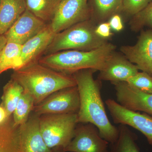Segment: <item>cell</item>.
I'll use <instances>...</instances> for the list:
<instances>
[{"mask_svg": "<svg viewBox=\"0 0 152 152\" xmlns=\"http://www.w3.org/2000/svg\"><path fill=\"white\" fill-rule=\"evenodd\" d=\"M91 69L82 70L72 76L75 79L80 96L77 124L90 123L99 129L101 136L109 144L115 142L119 135L118 127L112 124L102 99L99 80H95Z\"/></svg>", "mask_w": 152, "mask_h": 152, "instance_id": "6da1fadb", "label": "cell"}, {"mask_svg": "<svg viewBox=\"0 0 152 152\" xmlns=\"http://www.w3.org/2000/svg\"><path fill=\"white\" fill-rule=\"evenodd\" d=\"M12 79L32 97L35 105L59 90L77 86L72 75L57 72L38 61L14 71Z\"/></svg>", "mask_w": 152, "mask_h": 152, "instance_id": "7a4b0ae2", "label": "cell"}, {"mask_svg": "<svg viewBox=\"0 0 152 152\" xmlns=\"http://www.w3.org/2000/svg\"><path fill=\"white\" fill-rule=\"evenodd\" d=\"M116 46L107 43L91 51L66 50L42 56L38 62L58 72L72 75L82 70L91 69L99 72Z\"/></svg>", "mask_w": 152, "mask_h": 152, "instance_id": "3957f363", "label": "cell"}, {"mask_svg": "<svg viewBox=\"0 0 152 152\" xmlns=\"http://www.w3.org/2000/svg\"><path fill=\"white\" fill-rule=\"evenodd\" d=\"M96 23L91 19L56 34L43 56L66 50L91 51L102 47L108 42V39L96 34Z\"/></svg>", "mask_w": 152, "mask_h": 152, "instance_id": "277c9868", "label": "cell"}, {"mask_svg": "<svg viewBox=\"0 0 152 152\" xmlns=\"http://www.w3.org/2000/svg\"><path fill=\"white\" fill-rule=\"evenodd\" d=\"M40 130L49 148L66 147L75 134L77 114H47L39 117Z\"/></svg>", "mask_w": 152, "mask_h": 152, "instance_id": "5b68a950", "label": "cell"}, {"mask_svg": "<svg viewBox=\"0 0 152 152\" xmlns=\"http://www.w3.org/2000/svg\"><path fill=\"white\" fill-rule=\"evenodd\" d=\"M80 106L77 86L59 90L35 105L33 110L37 115L47 114L77 113Z\"/></svg>", "mask_w": 152, "mask_h": 152, "instance_id": "8992f818", "label": "cell"}, {"mask_svg": "<svg viewBox=\"0 0 152 152\" xmlns=\"http://www.w3.org/2000/svg\"><path fill=\"white\" fill-rule=\"evenodd\" d=\"M88 0H62L51 22L50 23L56 34L80 22L92 18Z\"/></svg>", "mask_w": 152, "mask_h": 152, "instance_id": "52a82bcc", "label": "cell"}, {"mask_svg": "<svg viewBox=\"0 0 152 152\" xmlns=\"http://www.w3.org/2000/svg\"><path fill=\"white\" fill-rule=\"evenodd\" d=\"M105 104L115 124L126 125L139 131L152 146L151 115L130 110L112 99L106 100Z\"/></svg>", "mask_w": 152, "mask_h": 152, "instance_id": "ba28073f", "label": "cell"}, {"mask_svg": "<svg viewBox=\"0 0 152 152\" xmlns=\"http://www.w3.org/2000/svg\"><path fill=\"white\" fill-rule=\"evenodd\" d=\"M76 126L70 142L64 149L65 152H107L109 143L102 137L99 129L90 123Z\"/></svg>", "mask_w": 152, "mask_h": 152, "instance_id": "9c48e42d", "label": "cell"}, {"mask_svg": "<svg viewBox=\"0 0 152 152\" xmlns=\"http://www.w3.org/2000/svg\"><path fill=\"white\" fill-rule=\"evenodd\" d=\"M120 50L139 70L152 75V30L143 31L135 45L123 46Z\"/></svg>", "mask_w": 152, "mask_h": 152, "instance_id": "30bf717a", "label": "cell"}, {"mask_svg": "<svg viewBox=\"0 0 152 152\" xmlns=\"http://www.w3.org/2000/svg\"><path fill=\"white\" fill-rule=\"evenodd\" d=\"M48 24L26 9L4 35L7 42L23 45L42 31Z\"/></svg>", "mask_w": 152, "mask_h": 152, "instance_id": "8fae6325", "label": "cell"}, {"mask_svg": "<svg viewBox=\"0 0 152 152\" xmlns=\"http://www.w3.org/2000/svg\"><path fill=\"white\" fill-rule=\"evenodd\" d=\"M137 66L124 56L115 51L106 61L99 71L98 80L110 82L112 84L126 82L139 72Z\"/></svg>", "mask_w": 152, "mask_h": 152, "instance_id": "7c38bea8", "label": "cell"}, {"mask_svg": "<svg viewBox=\"0 0 152 152\" xmlns=\"http://www.w3.org/2000/svg\"><path fill=\"white\" fill-rule=\"evenodd\" d=\"M113 85L117 102L130 110L142 112L152 115V94L143 92L126 82Z\"/></svg>", "mask_w": 152, "mask_h": 152, "instance_id": "4fadbf2b", "label": "cell"}, {"mask_svg": "<svg viewBox=\"0 0 152 152\" xmlns=\"http://www.w3.org/2000/svg\"><path fill=\"white\" fill-rule=\"evenodd\" d=\"M39 117L36 115L18 127L19 152H51L41 134Z\"/></svg>", "mask_w": 152, "mask_h": 152, "instance_id": "5bb4252c", "label": "cell"}, {"mask_svg": "<svg viewBox=\"0 0 152 152\" xmlns=\"http://www.w3.org/2000/svg\"><path fill=\"white\" fill-rule=\"evenodd\" d=\"M56 34L48 23L42 31L23 45L20 56L22 68L38 61L43 56Z\"/></svg>", "mask_w": 152, "mask_h": 152, "instance_id": "9a60e30c", "label": "cell"}, {"mask_svg": "<svg viewBox=\"0 0 152 152\" xmlns=\"http://www.w3.org/2000/svg\"><path fill=\"white\" fill-rule=\"evenodd\" d=\"M26 10L25 0H1L0 35H4Z\"/></svg>", "mask_w": 152, "mask_h": 152, "instance_id": "2e32d148", "label": "cell"}, {"mask_svg": "<svg viewBox=\"0 0 152 152\" xmlns=\"http://www.w3.org/2000/svg\"><path fill=\"white\" fill-rule=\"evenodd\" d=\"M92 18L96 23L106 22L123 11V0H91Z\"/></svg>", "mask_w": 152, "mask_h": 152, "instance_id": "e0dca14e", "label": "cell"}, {"mask_svg": "<svg viewBox=\"0 0 152 152\" xmlns=\"http://www.w3.org/2000/svg\"><path fill=\"white\" fill-rule=\"evenodd\" d=\"M62 0H25L27 10L47 23H50Z\"/></svg>", "mask_w": 152, "mask_h": 152, "instance_id": "ac0fdd59", "label": "cell"}, {"mask_svg": "<svg viewBox=\"0 0 152 152\" xmlns=\"http://www.w3.org/2000/svg\"><path fill=\"white\" fill-rule=\"evenodd\" d=\"M21 45L7 42L0 52V75L9 69L17 70L22 68Z\"/></svg>", "mask_w": 152, "mask_h": 152, "instance_id": "d6986e66", "label": "cell"}, {"mask_svg": "<svg viewBox=\"0 0 152 152\" xmlns=\"http://www.w3.org/2000/svg\"><path fill=\"white\" fill-rule=\"evenodd\" d=\"M118 129V139L113 143L110 144L107 152H140L136 143L137 137L136 134L126 125L119 124Z\"/></svg>", "mask_w": 152, "mask_h": 152, "instance_id": "ffe728a7", "label": "cell"}, {"mask_svg": "<svg viewBox=\"0 0 152 152\" xmlns=\"http://www.w3.org/2000/svg\"><path fill=\"white\" fill-rule=\"evenodd\" d=\"M23 92V87L12 78L4 86L1 105L6 110L9 117L13 113Z\"/></svg>", "mask_w": 152, "mask_h": 152, "instance_id": "44dd1931", "label": "cell"}, {"mask_svg": "<svg viewBox=\"0 0 152 152\" xmlns=\"http://www.w3.org/2000/svg\"><path fill=\"white\" fill-rule=\"evenodd\" d=\"M11 118L0 125V152H19L18 128L14 126Z\"/></svg>", "mask_w": 152, "mask_h": 152, "instance_id": "7402d4cb", "label": "cell"}, {"mask_svg": "<svg viewBox=\"0 0 152 152\" xmlns=\"http://www.w3.org/2000/svg\"><path fill=\"white\" fill-rule=\"evenodd\" d=\"M34 106L32 97L24 91L13 113V123L15 127H18L27 121Z\"/></svg>", "mask_w": 152, "mask_h": 152, "instance_id": "603a6c76", "label": "cell"}, {"mask_svg": "<svg viewBox=\"0 0 152 152\" xmlns=\"http://www.w3.org/2000/svg\"><path fill=\"white\" fill-rule=\"evenodd\" d=\"M131 30L138 31L146 26L152 28V1L143 10L133 16L130 22Z\"/></svg>", "mask_w": 152, "mask_h": 152, "instance_id": "cb8c5ba5", "label": "cell"}, {"mask_svg": "<svg viewBox=\"0 0 152 152\" xmlns=\"http://www.w3.org/2000/svg\"><path fill=\"white\" fill-rule=\"evenodd\" d=\"M126 82L143 92L152 94V77L146 72H138Z\"/></svg>", "mask_w": 152, "mask_h": 152, "instance_id": "d4e9b609", "label": "cell"}, {"mask_svg": "<svg viewBox=\"0 0 152 152\" xmlns=\"http://www.w3.org/2000/svg\"><path fill=\"white\" fill-rule=\"evenodd\" d=\"M152 0H123V11L134 16L146 7Z\"/></svg>", "mask_w": 152, "mask_h": 152, "instance_id": "484cf974", "label": "cell"}, {"mask_svg": "<svg viewBox=\"0 0 152 152\" xmlns=\"http://www.w3.org/2000/svg\"><path fill=\"white\" fill-rule=\"evenodd\" d=\"M95 32L97 35L101 38L108 39L113 34L111 28L108 22H103L96 27Z\"/></svg>", "mask_w": 152, "mask_h": 152, "instance_id": "4316f807", "label": "cell"}, {"mask_svg": "<svg viewBox=\"0 0 152 152\" xmlns=\"http://www.w3.org/2000/svg\"><path fill=\"white\" fill-rule=\"evenodd\" d=\"M108 23L112 29L115 31L120 32L124 29L122 19L119 14H115L111 17Z\"/></svg>", "mask_w": 152, "mask_h": 152, "instance_id": "83f0119b", "label": "cell"}, {"mask_svg": "<svg viewBox=\"0 0 152 152\" xmlns=\"http://www.w3.org/2000/svg\"><path fill=\"white\" fill-rule=\"evenodd\" d=\"M10 117L9 116L5 109L1 104L0 105V125L5 123Z\"/></svg>", "mask_w": 152, "mask_h": 152, "instance_id": "f1b7e54d", "label": "cell"}, {"mask_svg": "<svg viewBox=\"0 0 152 152\" xmlns=\"http://www.w3.org/2000/svg\"><path fill=\"white\" fill-rule=\"evenodd\" d=\"M7 43V39L4 35H0V52Z\"/></svg>", "mask_w": 152, "mask_h": 152, "instance_id": "f546056e", "label": "cell"}, {"mask_svg": "<svg viewBox=\"0 0 152 152\" xmlns=\"http://www.w3.org/2000/svg\"><path fill=\"white\" fill-rule=\"evenodd\" d=\"M1 0H0V4H1Z\"/></svg>", "mask_w": 152, "mask_h": 152, "instance_id": "4dcf8cb0", "label": "cell"}, {"mask_svg": "<svg viewBox=\"0 0 152 152\" xmlns=\"http://www.w3.org/2000/svg\"><path fill=\"white\" fill-rule=\"evenodd\" d=\"M151 76H152V75Z\"/></svg>", "mask_w": 152, "mask_h": 152, "instance_id": "1f68e13d", "label": "cell"}]
</instances>
